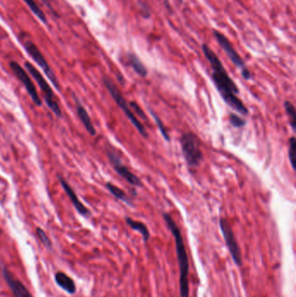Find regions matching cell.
I'll use <instances>...</instances> for the list:
<instances>
[{"label": "cell", "mask_w": 296, "mask_h": 297, "mask_svg": "<svg viewBox=\"0 0 296 297\" xmlns=\"http://www.w3.org/2000/svg\"><path fill=\"white\" fill-rule=\"evenodd\" d=\"M151 111V115L152 117L154 118L155 121L157 122V128L159 129L160 132L163 135V138L167 141V142H169L170 141V137L168 135V131L166 130L165 126L163 125V122H162V120L160 119L159 117H157V114H155L152 111Z\"/></svg>", "instance_id": "cell-23"}, {"label": "cell", "mask_w": 296, "mask_h": 297, "mask_svg": "<svg viewBox=\"0 0 296 297\" xmlns=\"http://www.w3.org/2000/svg\"><path fill=\"white\" fill-rule=\"evenodd\" d=\"M204 57L212 69V81L226 105L242 116L249 115V110L238 96V86L229 75L217 54L207 44H202Z\"/></svg>", "instance_id": "cell-1"}, {"label": "cell", "mask_w": 296, "mask_h": 297, "mask_svg": "<svg viewBox=\"0 0 296 297\" xmlns=\"http://www.w3.org/2000/svg\"><path fill=\"white\" fill-rule=\"evenodd\" d=\"M24 68L27 72H29L30 75L35 79L40 90H42L44 102L48 106V108L53 111L56 117H62V110L60 108V105L58 104V98L53 92V89L48 84V82L46 81V79H44L40 71L29 62L24 63Z\"/></svg>", "instance_id": "cell-4"}, {"label": "cell", "mask_w": 296, "mask_h": 297, "mask_svg": "<svg viewBox=\"0 0 296 297\" xmlns=\"http://www.w3.org/2000/svg\"><path fill=\"white\" fill-rule=\"evenodd\" d=\"M213 36L215 38V40L219 44V46L224 50V53L228 56L230 61L232 62L234 65L238 68L241 71V77L245 80H250L252 78L250 69L248 68L247 64L244 62L240 54L237 53V51L233 46L231 42L229 40V38L224 35V33L219 32L217 30H213Z\"/></svg>", "instance_id": "cell-6"}, {"label": "cell", "mask_w": 296, "mask_h": 297, "mask_svg": "<svg viewBox=\"0 0 296 297\" xmlns=\"http://www.w3.org/2000/svg\"><path fill=\"white\" fill-rule=\"evenodd\" d=\"M3 277L14 297H33L27 287L6 268H3Z\"/></svg>", "instance_id": "cell-12"}, {"label": "cell", "mask_w": 296, "mask_h": 297, "mask_svg": "<svg viewBox=\"0 0 296 297\" xmlns=\"http://www.w3.org/2000/svg\"><path fill=\"white\" fill-rule=\"evenodd\" d=\"M73 99H74V103H75V108L76 111H77V114H78V117L81 121L82 125L84 126V129L86 130V131L90 136H92V137L96 136V128L93 125L87 110L85 109L84 105H82L81 102L79 101V99L74 94H73Z\"/></svg>", "instance_id": "cell-13"}, {"label": "cell", "mask_w": 296, "mask_h": 297, "mask_svg": "<svg viewBox=\"0 0 296 297\" xmlns=\"http://www.w3.org/2000/svg\"><path fill=\"white\" fill-rule=\"evenodd\" d=\"M285 111L287 113V117L289 118V123L291 127L293 129V132L295 133L296 128V111L294 105L290 101H285L284 102Z\"/></svg>", "instance_id": "cell-19"}, {"label": "cell", "mask_w": 296, "mask_h": 297, "mask_svg": "<svg viewBox=\"0 0 296 297\" xmlns=\"http://www.w3.org/2000/svg\"><path fill=\"white\" fill-rule=\"evenodd\" d=\"M41 1H42V2H43V3L45 5V6H46L48 9H50L51 11H52V12H53V14L54 15V16H58V14L56 13L55 10H54L53 6H52V3H51V1H50V0H41Z\"/></svg>", "instance_id": "cell-26"}, {"label": "cell", "mask_w": 296, "mask_h": 297, "mask_svg": "<svg viewBox=\"0 0 296 297\" xmlns=\"http://www.w3.org/2000/svg\"><path fill=\"white\" fill-rule=\"evenodd\" d=\"M295 137H291L288 140V159L293 169H295Z\"/></svg>", "instance_id": "cell-20"}, {"label": "cell", "mask_w": 296, "mask_h": 297, "mask_svg": "<svg viewBox=\"0 0 296 297\" xmlns=\"http://www.w3.org/2000/svg\"><path fill=\"white\" fill-rule=\"evenodd\" d=\"M126 62L129 66L132 68V70L142 78H146L148 76V69L146 68L142 60L133 53H128L126 54Z\"/></svg>", "instance_id": "cell-14"}, {"label": "cell", "mask_w": 296, "mask_h": 297, "mask_svg": "<svg viewBox=\"0 0 296 297\" xmlns=\"http://www.w3.org/2000/svg\"><path fill=\"white\" fill-rule=\"evenodd\" d=\"M138 4H139L140 9L142 11L143 18H150L151 17V11H150L149 6L144 2H142V0H138Z\"/></svg>", "instance_id": "cell-25"}, {"label": "cell", "mask_w": 296, "mask_h": 297, "mask_svg": "<svg viewBox=\"0 0 296 297\" xmlns=\"http://www.w3.org/2000/svg\"><path fill=\"white\" fill-rule=\"evenodd\" d=\"M179 3L183 4L184 2V0H177Z\"/></svg>", "instance_id": "cell-27"}, {"label": "cell", "mask_w": 296, "mask_h": 297, "mask_svg": "<svg viewBox=\"0 0 296 297\" xmlns=\"http://www.w3.org/2000/svg\"><path fill=\"white\" fill-rule=\"evenodd\" d=\"M9 65L15 77L23 84L26 90L29 94V96H31L32 102L34 103V105L40 107L43 102L41 100L40 96L38 95L34 83L32 82V79L29 76L27 70H24L20 64H18V62H10Z\"/></svg>", "instance_id": "cell-9"}, {"label": "cell", "mask_w": 296, "mask_h": 297, "mask_svg": "<svg viewBox=\"0 0 296 297\" xmlns=\"http://www.w3.org/2000/svg\"><path fill=\"white\" fill-rule=\"evenodd\" d=\"M24 3L27 4V6L29 7L30 10L32 11V13L35 15L36 17L44 24L48 23L47 20V17L44 14V12L40 9V7L36 4L34 0H23Z\"/></svg>", "instance_id": "cell-18"}, {"label": "cell", "mask_w": 296, "mask_h": 297, "mask_svg": "<svg viewBox=\"0 0 296 297\" xmlns=\"http://www.w3.org/2000/svg\"><path fill=\"white\" fill-rule=\"evenodd\" d=\"M229 120H230L231 126H234L235 128H242L247 125V121L243 119L242 117H241V116H239L237 114H230Z\"/></svg>", "instance_id": "cell-22"}, {"label": "cell", "mask_w": 296, "mask_h": 297, "mask_svg": "<svg viewBox=\"0 0 296 297\" xmlns=\"http://www.w3.org/2000/svg\"><path fill=\"white\" fill-rule=\"evenodd\" d=\"M219 225L221 234L224 236V241L226 242L228 250L230 251L232 259L237 266L242 264L241 249L239 247L238 242L236 241L233 229L230 226L229 221L225 218L219 220Z\"/></svg>", "instance_id": "cell-8"}, {"label": "cell", "mask_w": 296, "mask_h": 297, "mask_svg": "<svg viewBox=\"0 0 296 297\" xmlns=\"http://www.w3.org/2000/svg\"><path fill=\"white\" fill-rule=\"evenodd\" d=\"M107 157L109 160L111 162L112 166H113L115 171L124 178L128 184H131L134 187H142V183L137 175L130 170L128 167L125 166V163H122V159L120 158L119 156L116 154L111 148H107Z\"/></svg>", "instance_id": "cell-10"}, {"label": "cell", "mask_w": 296, "mask_h": 297, "mask_svg": "<svg viewBox=\"0 0 296 297\" xmlns=\"http://www.w3.org/2000/svg\"><path fill=\"white\" fill-rule=\"evenodd\" d=\"M58 181L59 183L61 184L62 188L64 190V192L66 194L67 196L70 199V201L71 202L73 206L75 208L76 210L83 216H89L90 215V211L89 210L84 204H83L80 200H79V196L77 195L74 189H72V187L70 186L69 183L67 182L65 179H64V177L62 176H58Z\"/></svg>", "instance_id": "cell-11"}, {"label": "cell", "mask_w": 296, "mask_h": 297, "mask_svg": "<svg viewBox=\"0 0 296 297\" xmlns=\"http://www.w3.org/2000/svg\"><path fill=\"white\" fill-rule=\"evenodd\" d=\"M125 221H126V224H127L129 227H131L132 230H136V231L139 232L142 235L144 242H148L150 238H151V233L149 231L148 228L143 222L136 221V220H134L131 217H126Z\"/></svg>", "instance_id": "cell-16"}, {"label": "cell", "mask_w": 296, "mask_h": 297, "mask_svg": "<svg viewBox=\"0 0 296 297\" xmlns=\"http://www.w3.org/2000/svg\"><path fill=\"white\" fill-rule=\"evenodd\" d=\"M163 218L167 225L169 231L174 236L176 251H177V261L180 270V296L189 297V257L186 251L185 244L183 241V235L180 228L175 221L172 216L168 213H163Z\"/></svg>", "instance_id": "cell-2"}, {"label": "cell", "mask_w": 296, "mask_h": 297, "mask_svg": "<svg viewBox=\"0 0 296 297\" xmlns=\"http://www.w3.org/2000/svg\"><path fill=\"white\" fill-rule=\"evenodd\" d=\"M105 187L111 195H114L116 199L124 202L129 206H133V203L131 201V198L129 197L127 194L122 189H120L119 187L116 186L115 184H111L110 182H108L107 184H105Z\"/></svg>", "instance_id": "cell-17"}, {"label": "cell", "mask_w": 296, "mask_h": 297, "mask_svg": "<svg viewBox=\"0 0 296 297\" xmlns=\"http://www.w3.org/2000/svg\"><path fill=\"white\" fill-rule=\"evenodd\" d=\"M55 281L60 288L64 289L69 294H75L77 288H76L75 283L71 277L67 276L63 272H58L55 275Z\"/></svg>", "instance_id": "cell-15"}, {"label": "cell", "mask_w": 296, "mask_h": 297, "mask_svg": "<svg viewBox=\"0 0 296 297\" xmlns=\"http://www.w3.org/2000/svg\"><path fill=\"white\" fill-rule=\"evenodd\" d=\"M129 105L131 106V109L132 110V111L137 114L138 117H141L142 119H148V118H147V116H146V114L144 113V111H142V109L140 107L139 105H138L137 103L131 101Z\"/></svg>", "instance_id": "cell-24"}, {"label": "cell", "mask_w": 296, "mask_h": 297, "mask_svg": "<svg viewBox=\"0 0 296 297\" xmlns=\"http://www.w3.org/2000/svg\"><path fill=\"white\" fill-rule=\"evenodd\" d=\"M36 234H37V236L38 238L39 239L41 243L44 245V247L46 249H52L53 247V244H52V242L50 240L49 237L47 236L46 233L44 232V230L41 228L38 227L36 229Z\"/></svg>", "instance_id": "cell-21"}, {"label": "cell", "mask_w": 296, "mask_h": 297, "mask_svg": "<svg viewBox=\"0 0 296 297\" xmlns=\"http://www.w3.org/2000/svg\"><path fill=\"white\" fill-rule=\"evenodd\" d=\"M23 46L26 50V52L28 53V55L33 59V61L35 62L36 64H38V66L43 70L45 76L50 79V81L52 82L53 86L58 90H60V85L58 82L57 76L55 73L53 71V69L50 66L46 59L43 55V53H41L40 50L38 49V47L36 45L32 40H23Z\"/></svg>", "instance_id": "cell-7"}, {"label": "cell", "mask_w": 296, "mask_h": 297, "mask_svg": "<svg viewBox=\"0 0 296 297\" xmlns=\"http://www.w3.org/2000/svg\"><path fill=\"white\" fill-rule=\"evenodd\" d=\"M103 82H104V85L107 89L108 91L110 92L111 96H112V98L114 99V101L116 102V105H118V107L122 110V112L125 113L127 118L130 120V122L133 125L134 127L137 129V131L139 132L142 137H144V138H148V132L146 131L145 127L136 117V115L131 109V106L129 105L128 102L126 101L125 96H122V92L120 91L119 89L115 85V83L109 77H104L103 78Z\"/></svg>", "instance_id": "cell-3"}, {"label": "cell", "mask_w": 296, "mask_h": 297, "mask_svg": "<svg viewBox=\"0 0 296 297\" xmlns=\"http://www.w3.org/2000/svg\"><path fill=\"white\" fill-rule=\"evenodd\" d=\"M181 148L186 163L190 168H196L200 165L204 158L201 148V142L198 136L193 132H186L180 139Z\"/></svg>", "instance_id": "cell-5"}]
</instances>
